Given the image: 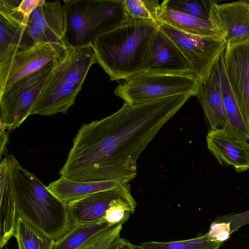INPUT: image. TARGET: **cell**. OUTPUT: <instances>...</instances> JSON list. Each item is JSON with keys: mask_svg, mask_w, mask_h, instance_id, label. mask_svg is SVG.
<instances>
[{"mask_svg": "<svg viewBox=\"0 0 249 249\" xmlns=\"http://www.w3.org/2000/svg\"><path fill=\"white\" fill-rule=\"evenodd\" d=\"M133 244L125 239L118 237L108 249H132Z\"/></svg>", "mask_w": 249, "mask_h": 249, "instance_id": "obj_32", "label": "cell"}, {"mask_svg": "<svg viewBox=\"0 0 249 249\" xmlns=\"http://www.w3.org/2000/svg\"><path fill=\"white\" fill-rule=\"evenodd\" d=\"M126 12L130 18L153 22L158 25V12L160 4L157 0H124Z\"/></svg>", "mask_w": 249, "mask_h": 249, "instance_id": "obj_26", "label": "cell"}, {"mask_svg": "<svg viewBox=\"0 0 249 249\" xmlns=\"http://www.w3.org/2000/svg\"><path fill=\"white\" fill-rule=\"evenodd\" d=\"M30 17L43 29L48 42L66 45L64 40L66 28L64 4L58 0H41Z\"/></svg>", "mask_w": 249, "mask_h": 249, "instance_id": "obj_18", "label": "cell"}, {"mask_svg": "<svg viewBox=\"0 0 249 249\" xmlns=\"http://www.w3.org/2000/svg\"><path fill=\"white\" fill-rule=\"evenodd\" d=\"M196 96L203 108L210 129L224 128L225 119L221 97L212 73L201 84Z\"/></svg>", "mask_w": 249, "mask_h": 249, "instance_id": "obj_21", "label": "cell"}, {"mask_svg": "<svg viewBox=\"0 0 249 249\" xmlns=\"http://www.w3.org/2000/svg\"><path fill=\"white\" fill-rule=\"evenodd\" d=\"M191 96L124 103L111 115L83 124L59 175L73 180L128 183L137 175L140 155Z\"/></svg>", "mask_w": 249, "mask_h": 249, "instance_id": "obj_1", "label": "cell"}, {"mask_svg": "<svg viewBox=\"0 0 249 249\" xmlns=\"http://www.w3.org/2000/svg\"><path fill=\"white\" fill-rule=\"evenodd\" d=\"M209 21L227 46L249 42V3L246 0L222 4L212 0Z\"/></svg>", "mask_w": 249, "mask_h": 249, "instance_id": "obj_10", "label": "cell"}, {"mask_svg": "<svg viewBox=\"0 0 249 249\" xmlns=\"http://www.w3.org/2000/svg\"><path fill=\"white\" fill-rule=\"evenodd\" d=\"M0 157L2 155L5 153L6 147V144L8 142V134L6 130L0 128Z\"/></svg>", "mask_w": 249, "mask_h": 249, "instance_id": "obj_33", "label": "cell"}, {"mask_svg": "<svg viewBox=\"0 0 249 249\" xmlns=\"http://www.w3.org/2000/svg\"><path fill=\"white\" fill-rule=\"evenodd\" d=\"M158 28L153 22L130 18L98 36L91 44L96 63L113 81L125 80L144 71Z\"/></svg>", "mask_w": 249, "mask_h": 249, "instance_id": "obj_2", "label": "cell"}, {"mask_svg": "<svg viewBox=\"0 0 249 249\" xmlns=\"http://www.w3.org/2000/svg\"><path fill=\"white\" fill-rule=\"evenodd\" d=\"M4 249H8L7 248V247H5V248Z\"/></svg>", "mask_w": 249, "mask_h": 249, "instance_id": "obj_36", "label": "cell"}, {"mask_svg": "<svg viewBox=\"0 0 249 249\" xmlns=\"http://www.w3.org/2000/svg\"><path fill=\"white\" fill-rule=\"evenodd\" d=\"M135 199L129 183L112 189L97 192L66 203L70 217L74 224L106 222L107 211L113 205Z\"/></svg>", "mask_w": 249, "mask_h": 249, "instance_id": "obj_9", "label": "cell"}, {"mask_svg": "<svg viewBox=\"0 0 249 249\" xmlns=\"http://www.w3.org/2000/svg\"><path fill=\"white\" fill-rule=\"evenodd\" d=\"M222 243L210 240L207 233L190 239L167 242L149 241L138 246L142 249H219Z\"/></svg>", "mask_w": 249, "mask_h": 249, "instance_id": "obj_25", "label": "cell"}, {"mask_svg": "<svg viewBox=\"0 0 249 249\" xmlns=\"http://www.w3.org/2000/svg\"><path fill=\"white\" fill-rule=\"evenodd\" d=\"M25 30L33 39L34 44L48 42L43 29L31 17L26 25Z\"/></svg>", "mask_w": 249, "mask_h": 249, "instance_id": "obj_30", "label": "cell"}, {"mask_svg": "<svg viewBox=\"0 0 249 249\" xmlns=\"http://www.w3.org/2000/svg\"><path fill=\"white\" fill-rule=\"evenodd\" d=\"M68 49L64 44L40 42L24 51L0 57V93L51 61L63 59Z\"/></svg>", "mask_w": 249, "mask_h": 249, "instance_id": "obj_8", "label": "cell"}, {"mask_svg": "<svg viewBox=\"0 0 249 249\" xmlns=\"http://www.w3.org/2000/svg\"><path fill=\"white\" fill-rule=\"evenodd\" d=\"M200 86L195 75L143 71L125 79L114 93L125 103L136 105L179 95L196 96Z\"/></svg>", "mask_w": 249, "mask_h": 249, "instance_id": "obj_5", "label": "cell"}, {"mask_svg": "<svg viewBox=\"0 0 249 249\" xmlns=\"http://www.w3.org/2000/svg\"><path fill=\"white\" fill-rule=\"evenodd\" d=\"M142 249L140 248L139 246L134 245L133 244V249Z\"/></svg>", "mask_w": 249, "mask_h": 249, "instance_id": "obj_34", "label": "cell"}, {"mask_svg": "<svg viewBox=\"0 0 249 249\" xmlns=\"http://www.w3.org/2000/svg\"><path fill=\"white\" fill-rule=\"evenodd\" d=\"M231 234L230 223L215 221L211 224L207 232L208 237L210 240L220 243L226 241Z\"/></svg>", "mask_w": 249, "mask_h": 249, "instance_id": "obj_29", "label": "cell"}, {"mask_svg": "<svg viewBox=\"0 0 249 249\" xmlns=\"http://www.w3.org/2000/svg\"><path fill=\"white\" fill-rule=\"evenodd\" d=\"M18 249H53L55 240L18 217L14 235Z\"/></svg>", "mask_w": 249, "mask_h": 249, "instance_id": "obj_24", "label": "cell"}, {"mask_svg": "<svg viewBox=\"0 0 249 249\" xmlns=\"http://www.w3.org/2000/svg\"><path fill=\"white\" fill-rule=\"evenodd\" d=\"M0 57L26 50L34 45L26 33L21 16L14 11H0Z\"/></svg>", "mask_w": 249, "mask_h": 249, "instance_id": "obj_17", "label": "cell"}, {"mask_svg": "<svg viewBox=\"0 0 249 249\" xmlns=\"http://www.w3.org/2000/svg\"><path fill=\"white\" fill-rule=\"evenodd\" d=\"M246 1L247 2H248V3H249V0H246Z\"/></svg>", "mask_w": 249, "mask_h": 249, "instance_id": "obj_35", "label": "cell"}, {"mask_svg": "<svg viewBox=\"0 0 249 249\" xmlns=\"http://www.w3.org/2000/svg\"><path fill=\"white\" fill-rule=\"evenodd\" d=\"M56 60L18 80L0 93V128L13 130L30 116Z\"/></svg>", "mask_w": 249, "mask_h": 249, "instance_id": "obj_6", "label": "cell"}, {"mask_svg": "<svg viewBox=\"0 0 249 249\" xmlns=\"http://www.w3.org/2000/svg\"><path fill=\"white\" fill-rule=\"evenodd\" d=\"M110 226L107 222L73 224L70 230L55 240L53 249H76L88 239Z\"/></svg>", "mask_w": 249, "mask_h": 249, "instance_id": "obj_23", "label": "cell"}, {"mask_svg": "<svg viewBox=\"0 0 249 249\" xmlns=\"http://www.w3.org/2000/svg\"><path fill=\"white\" fill-rule=\"evenodd\" d=\"M212 0H165L167 7L209 21Z\"/></svg>", "mask_w": 249, "mask_h": 249, "instance_id": "obj_27", "label": "cell"}, {"mask_svg": "<svg viewBox=\"0 0 249 249\" xmlns=\"http://www.w3.org/2000/svg\"><path fill=\"white\" fill-rule=\"evenodd\" d=\"M95 63L91 45L68 48L66 56L56 60L30 115L66 113L74 104L90 67Z\"/></svg>", "mask_w": 249, "mask_h": 249, "instance_id": "obj_4", "label": "cell"}, {"mask_svg": "<svg viewBox=\"0 0 249 249\" xmlns=\"http://www.w3.org/2000/svg\"><path fill=\"white\" fill-rule=\"evenodd\" d=\"M223 54L212 72L222 99L225 119L223 128L233 138L249 142V130L229 83L224 67Z\"/></svg>", "mask_w": 249, "mask_h": 249, "instance_id": "obj_15", "label": "cell"}, {"mask_svg": "<svg viewBox=\"0 0 249 249\" xmlns=\"http://www.w3.org/2000/svg\"><path fill=\"white\" fill-rule=\"evenodd\" d=\"M144 71L196 76L193 68L178 47L159 27L153 37Z\"/></svg>", "mask_w": 249, "mask_h": 249, "instance_id": "obj_13", "label": "cell"}, {"mask_svg": "<svg viewBox=\"0 0 249 249\" xmlns=\"http://www.w3.org/2000/svg\"><path fill=\"white\" fill-rule=\"evenodd\" d=\"M158 22L190 34L222 38L210 21L170 8L162 2L159 10Z\"/></svg>", "mask_w": 249, "mask_h": 249, "instance_id": "obj_19", "label": "cell"}, {"mask_svg": "<svg viewBox=\"0 0 249 249\" xmlns=\"http://www.w3.org/2000/svg\"><path fill=\"white\" fill-rule=\"evenodd\" d=\"M159 28L178 47L193 68L201 84L206 81L226 48L221 38L186 33L164 23Z\"/></svg>", "mask_w": 249, "mask_h": 249, "instance_id": "obj_7", "label": "cell"}, {"mask_svg": "<svg viewBox=\"0 0 249 249\" xmlns=\"http://www.w3.org/2000/svg\"><path fill=\"white\" fill-rule=\"evenodd\" d=\"M66 15L64 37L68 48L91 45L97 37L92 0H63Z\"/></svg>", "mask_w": 249, "mask_h": 249, "instance_id": "obj_12", "label": "cell"}, {"mask_svg": "<svg viewBox=\"0 0 249 249\" xmlns=\"http://www.w3.org/2000/svg\"><path fill=\"white\" fill-rule=\"evenodd\" d=\"M207 147L218 162L232 167L237 172L249 169V142L231 137L223 128L209 129Z\"/></svg>", "mask_w": 249, "mask_h": 249, "instance_id": "obj_14", "label": "cell"}, {"mask_svg": "<svg viewBox=\"0 0 249 249\" xmlns=\"http://www.w3.org/2000/svg\"><path fill=\"white\" fill-rule=\"evenodd\" d=\"M223 60L231 89L249 130V42L227 46Z\"/></svg>", "mask_w": 249, "mask_h": 249, "instance_id": "obj_11", "label": "cell"}, {"mask_svg": "<svg viewBox=\"0 0 249 249\" xmlns=\"http://www.w3.org/2000/svg\"><path fill=\"white\" fill-rule=\"evenodd\" d=\"M123 224L119 223L109 226L91 237L76 249H108L120 237Z\"/></svg>", "mask_w": 249, "mask_h": 249, "instance_id": "obj_28", "label": "cell"}, {"mask_svg": "<svg viewBox=\"0 0 249 249\" xmlns=\"http://www.w3.org/2000/svg\"><path fill=\"white\" fill-rule=\"evenodd\" d=\"M124 0H92L97 37L119 27L130 18Z\"/></svg>", "mask_w": 249, "mask_h": 249, "instance_id": "obj_22", "label": "cell"}, {"mask_svg": "<svg viewBox=\"0 0 249 249\" xmlns=\"http://www.w3.org/2000/svg\"><path fill=\"white\" fill-rule=\"evenodd\" d=\"M41 0H22L17 7L18 12L27 23L33 11L39 5Z\"/></svg>", "mask_w": 249, "mask_h": 249, "instance_id": "obj_31", "label": "cell"}, {"mask_svg": "<svg viewBox=\"0 0 249 249\" xmlns=\"http://www.w3.org/2000/svg\"><path fill=\"white\" fill-rule=\"evenodd\" d=\"M13 192L19 216L56 240L73 224L66 204L51 193L33 173L10 155Z\"/></svg>", "mask_w": 249, "mask_h": 249, "instance_id": "obj_3", "label": "cell"}, {"mask_svg": "<svg viewBox=\"0 0 249 249\" xmlns=\"http://www.w3.org/2000/svg\"><path fill=\"white\" fill-rule=\"evenodd\" d=\"M123 184L118 181L73 180L61 176L47 187L51 193L66 204L97 192L113 189Z\"/></svg>", "mask_w": 249, "mask_h": 249, "instance_id": "obj_20", "label": "cell"}, {"mask_svg": "<svg viewBox=\"0 0 249 249\" xmlns=\"http://www.w3.org/2000/svg\"><path fill=\"white\" fill-rule=\"evenodd\" d=\"M0 184V249H2L14 236L19 217L13 192L10 155L5 156L1 160Z\"/></svg>", "mask_w": 249, "mask_h": 249, "instance_id": "obj_16", "label": "cell"}]
</instances>
